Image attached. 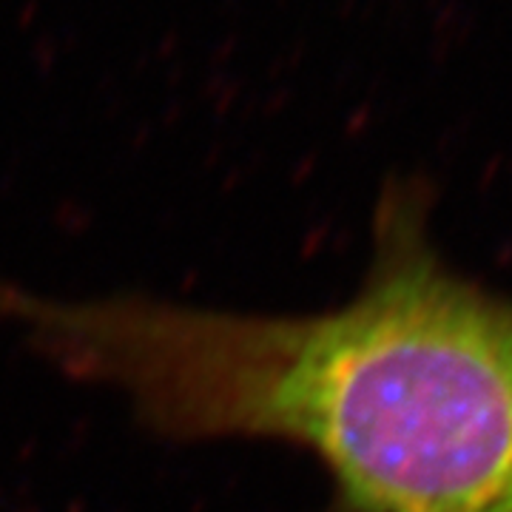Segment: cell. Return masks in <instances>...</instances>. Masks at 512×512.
I'll return each mask as SVG.
<instances>
[{"instance_id": "obj_1", "label": "cell", "mask_w": 512, "mask_h": 512, "mask_svg": "<svg viewBox=\"0 0 512 512\" xmlns=\"http://www.w3.org/2000/svg\"><path fill=\"white\" fill-rule=\"evenodd\" d=\"M0 322L160 439L305 450L333 512H512V296L441 256L419 183L384 188L365 279L328 311L9 288Z\"/></svg>"}]
</instances>
